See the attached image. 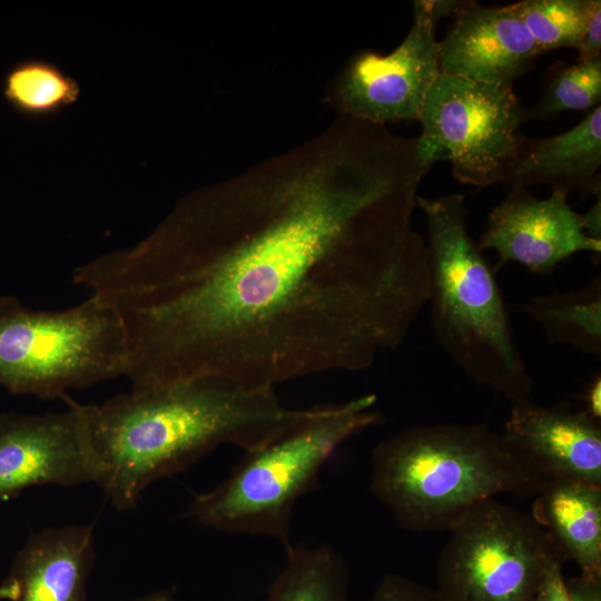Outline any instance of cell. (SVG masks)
Here are the masks:
<instances>
[{
	"mask_svg": "<svg viewBox=\"0 0 601 601\" xmlns=\"http://www.w3.org/2000/svg\"><path fill=\"white\" fill-rule=\"evenodd\" d=\"M416 139L339 115L78 266L73 283L122 321L131 390L199 377L275 390L397 351L430 296Z\"/></svg>",
	"mask_w": 601,
	"mask_h": 601,
	"instance_id": "cell-1",
	"label": "cell"
},
{
	"mask_svg": "<svg viewBox=\"0 0 601 601\" xmlns=\"http://www.w3.org/2000/svg\"><path fill=\"white\" fill-rule=\"evenodd\" d=\"M93 482L110 503L134 508L152 482L171 476L223 444L244 452L273 441L312 410L292 408L274 388L221 377L121 393L79 404Z\"/></svg>",
	"mask_w": 601,
	"mask_h": 601,
	"instance_id": "cell-2",
	"label": "cell"
},
{
	"mask_svg": "<svg viewBox=\"0 0 601 601\" xmlns=\"http://www.w3.org/2000/svg\"><path fill=\"white\" fill-rule=\"evenodd\" d=\"M546 481L484 423L413 425L372 451V493L414 532L450 531L480 503L534 496Z\"/></svg>",
	"mask_w": 601,
	"mask_h": 601,
	"instance_id": "cell-3",
	"label": "cell"
},
{
	"mask_svg": "<svg viewBox=\"0 0 601 601\" xmlns=\"http://www.w3.org/2000/svg\"><path fill=\"white\" fill-rule=\"evenodd\" d=\"M416 208L426 224L427 304L439 345L477 385L512 403L530 400L533 381L494 272L469 233L465 196H418Z\"/></svg>",
	"mask_w": 601,
	"mask_h": 601,
	"instance_id": "cell-4",
	"label": "cell"
},
{
	"mask_svg": "<svg viewBox=\"0 0 601 601\" xmlns=\"http://www.w3.org/2000/svg\"><path fill=\"white\" fill-rule=\"evenodd\" d=\"M376 403L370 393L313 406L285 433L244 452L217 486L195 495L185 515L217 531L274 538L287 549L296 502L318 486L322 469L344 442L384 422Z\"/></svg>",
	"mask_w": 601,
	"mask_h": 601,
	"instance_id": "cell-5",
	"label": "cell"
},
{
	"mask_svg": "<svg viewBox=\"0 0 601 601\" xmlns=\"http://www.w3.org/2000/svg\"><path fill=\"white\" fill-rule=\"evenodd\" d=\"M127 341L117 311L90 294L62 311L0 296V385L42 400L124 376Z\"/></svg>",
	"mask_w": 601,
	"mask_h": 601,
	"instance_id": "cell-6",
	"label": "cell"
},
{
	"mask_svg": "<svg viewBox=\"0 0 601 601\" xmlns=\"http://www.w3.org/2000/svg\"><path fill=\"white\" fill-rule=\"evenodd\" d=\"M449 532L436 565L443 601H533L551 564L564 562L530 514L497 497L476 505Z\"/></svg>",
	"mask_w": 601,
	"mask_h": 601,
	"instance_id": "cell-7",
	"label": "cell"
},
{
	"mask_svg": "<svg viewBox=\"0 0 601 601\" xmlns=\"http://www.w3.org/2000/svg\"><path fill=\"white\" fill-rule=\"evenodd\" d=\"M526 108L510 86L440 73L426 95L418 120L421 158L446 159L452 176L485 188L508 184L519 158Z\"/></svg>",
	"mask_w": 601,
	"mask_h": 601,
	"instance_id": "cell-8",
	"label": "cell"
},
{
	"mask_svg": "<svg viewBox=\"0 0 601 601\" xmlns=\"http://www.w3.org/2000/svg\"><path fill=\"white\" fill-rule=\"evenodd\" d=\"M413 24L388 55L363 51L337 77L332 102L339 115L384 125L418 120L427 92L440 75L437 21L426 0L413 1Z\"/></svg>",
	"mask_w": 601,
	"mask_h": 601,
	"instance_id": "cell-9",
	"label": "cell"
},
{
	"mask_svg": "<svg viewBox=\"0 0 601 601\" xmlns=\"http://www.w3.org/2000/svg\"><path fill=\"white\" fill-rule=\"evenodd\" d=\"M62 412L0 413V502L36 485L93 482L79 403Z\"/></svg>",
	"mask_w": 601,
	"mask_h": 601,
	"instance_id": "cell-10",
	"label": "cell"
},
{
	"mask_svg": "<svg viewBox=\"0 0 601 601\" xmlns=\"http://www.w3.org/2000/svg\"><path fill=\"white\" fill-rule=\"evenodd\" d=\"M568 195L552 190L541 199L526 189H511L491 210L480 249H493L500 264L514 262L541 275L577 253L600 255L601 240L584 233L581 214L568 204Z\"/></svg>",
	"mask_w": 601,
	"mask_h": 601,
	"instance_id": "cell-11",
	"label": "cell"
},
{
	"mask_svg": "<svg viewBox=\"0 0 601 601\" xmlns=\"http://www.w3.org/2000/svg\"><path fill=\"white\" fill-rule=\"evenodd\" d=\"M540 51L514 3L485 7L465 0L455 22L439 41L440 73L510 86Z\"/></svg>",
	"mask_w": 601,
	"mask_h": 601,
	"instance_id": "cell-12",
	"label": "cell"
},
{
	"mask_svg": "<svg viewBox=\"0 0 601 601\" xmlns=\"http://www.w3.org/2000/svg\"><path fill=\"white\" fill-rule=\"evenodd\" d=\"M504 436L546 479L601 486V424L583 408L512 403Z\"/></svg>",
	"mask_w": 601,
	"mask_h": 601,
	"instance_id": "cell-13",
	"label": "cell"
},
{
	"mask_svg": "<svg viewBox=\"0 0 601 601\" xmlns=\"http://www.w3.org/2000/svg\"><path fill=\"white\" fill-rule=\"evenodd\" d=\"M95 561L92 525L45 528L17 553L8 579L16 601H87Z\"/></svg>",
	"mask_w": 601,
	"mask_h": 601,
	"instance_id": "cell-14",
	"label": "cell"
},
{
	"mask_svg": "<svg viewBox=\"0 0 601 601\" xmlns=\"http://www.w3.org/2000/svg\"><path fill=\"white\" fill-rule=\"evenodd\" d=\"M601 106L568 131L542 139L524 136L510 177L511 189L548 185L583 197L601 195Z\"/></svg>",
	"mask_w": 601,
	"mask_h": 601,
	"instance_id": "cell-15",
	"label": "cell"
},
{
	"mask_svg": "<svg viewBox=\"0 0 601 601\" xmlns=\"http://www.w3.org/2000/svg\"><path fill=\"white\" fill-rule=\"evenodd\" d=\"M531 516L580 574L601 577V486L552 479L534 495Z\"/></svg>",
	"mask_w": 601,
	"mask_h": 601,
	"instance_id": "cell-16",
	"label": "cell"
},
{
	"mask_svg": "<svg viewBox=\"0 0 601 601\" xmlns=\"http://www.w3.org/2000/svg\"><path fill=\"white\" fill-rule=\"evenodd\" d=\"M550 344L570 345L601 357V276L578 290L534 295L521 308Z\"/></svg>",
	"mask_w": 601,
	"mask_h": 601,
	"instance_id": "cell-17",
	"label": "cell"
},
{
	"mask_svg": "<svg viewBox=\"0 0 601 601\" xmlns=\"http://www.w3.org/2000/svg\"><path fill=\"white\" fill-rule=\"evenodd\" d=\"M286 563L263 601H349V571L328 545L290 544Z\"/></svg>",
	"mask_w": 601,
	"mask_h": 601,
	"instance_id": "cell-18",
	"label": "cell"
},
{
	"mask_svg": "<svg viewBox=\"0 0 601 601\" xmlns=\"http://www.w3.org/2000/svg\"><path fill=\"white\" fill-rule=\"evenodd\" d=\"M2 96L19 115L43 119L57 116L76 104L80 86L53 62L29 58L18 61L6 71Z\"/></svg>",
	"mask_w": 601,
	"mask_h": 601,
	"instance_id": "cell-19",
	"label": "cell"
},
{
	"mask_svg": "<svg viewBox=\"0 0 601 601\" xmlns=\"http://www.w3.org/2000/svg\"><path fill=\"white\" fill-rule=\"evenodd\" d=\"M594 0H523L515 9L540 53L578 48Z\"/></svg>",
	"mask_w": 601,
	"mask_h": 601,
	"instance_id": "cell-20",
	"label": "cell"
},
{
	"mask_svg": "<svg viewBox=\"0 0 601 601\" xmlns=\"http://www.w3.org/2000/svg\"><path fill=\"white\" fill-rule=\"evenodd\" d=\"M601 101V58L561 63L548 78L538 104L526 108L528 120H544L563 111L590 110Z\"/></svg>",
	"mask_w": 601,
	"mask_h": 601,
	"instance_id": "cell-21",
	"label": "cell"
},
{
	"mask_svg": "<svg viewBox=\"0 0 601 601\" xmlns=\"http://www.w3.org/2000/svg\"><path fill=\"white\" fill-rule=\"evenodd\" d=\"M370 601H443L435 588L390 573L376 585Z\"/></svg>",
	"mask_w": 601,
	"mask_h": 601,
	"instance_id": "cell-22",
	"label": "cell"
},
{
	"mask_svg": "<svg viewBox=\"0 0 601 601\" xmlns=\"http://www.w3.org/2000/svg\"><path fill=\"white\" fill-rule=\"evenodd\" d=\"M578 49L577 61H590L601 58V1L594 0L590 11L581 42Z\"/></svg>",
	"mask_w": 601,
	"mask_h": 601,
	"instance_id": "cell-23",
	"label": "cell"
},
{
	"mask_svg": "<svg viewBox=\"0 0 601 601\" xmlns=\"http://www.w3.org/2000/svg\"><path fill=\"white\" fill-rule=\"evenodd\" d=\"M561 562L551 564L533 601H574L562 573Z\"/></svg>",
	"mask_w": 601,
	"mask_h": 601,
	"instance_id": "cell-24",
	"label": "cell"
},
{
	"mask_svg": "<svg viewBox=\"0 0 601 601\" xmlns=\"http://www.w3.org/2000/svg\"><path fill=\"white\" fill-rule=\"evenodd\" d=\"M565 582L574 601H601V577L580 574Z\"/></svg>",
	"mask_w": 601,
	"mask_h": 601,
	"instance_id": "cell-25",
	"label": "cell"
},
{
	"mask_svg": "<svg viewBox=\"0 0 601 601\" xmlns=\"http://www.w3.org/2000/svg\"><path fill=\"white\" fill-rule=\"evenodd\" d=\"M583 410L593 418H601V377L595 375L584 392Z\"/></svg>",
	"mask_w": 601,
	"mask_h": 601,
	"instance_id": "cell-26",
	"label": "cell"
},
{
	"mask_svg": "<svg viewBox=\"0 0 601 601\" xmlns=\"http://www.w3.org/2000/svg\"><path fill=\"white\" fill-rule=\"evenodd\" d=\"M581 219L584 233L593 239L601 240V195L585 214H581Z\"/></svg>",
	"mask_w": 601,
	"mask_h": 601,
	"instance_id": "cell-27",
	"label": "cell"
},
{
	"mask_svg": "<svg viewBox=\"0 0 601 601\" xmlns=\"http://www.w3.org/2000/svg\"><path fill=\"white\" fill-rule=\"evenodd\" d=\"M18 597V587L14 581L7 579L0 585V600L16 601Z\"/></svg>",
	"mask_w": 601,
	"mask_h": 601,
	"instance_id": "cell-28",
	"label": "cell"
},
{
	"mask_svg": "<svg viewBox=\"0 0 601 601\" xmlns=\"http://www.w3.org/2000/svg\"><path fill=\"white\" fill-rule=\"evenodd\" d=\"M131 601H177L176 598L166 590L152 592Z\"/></svg>",
	"mask_w": 601,
	"mask_h": 601,
	"instance_id": "cell-29",
	"label": "cell"
}]
</instances>
